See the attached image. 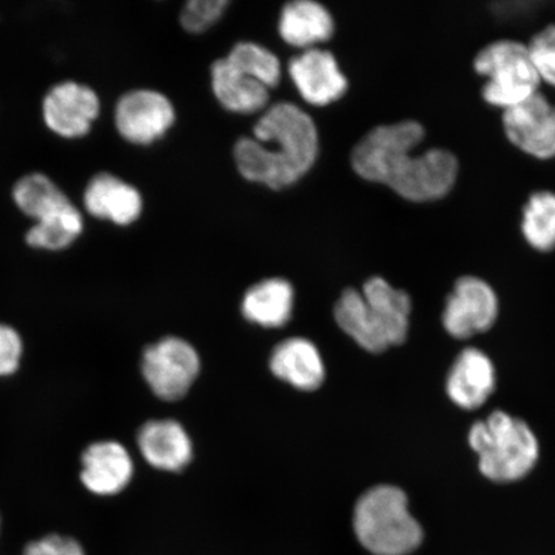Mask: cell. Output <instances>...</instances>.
I'll use <instances>...</instances> for the list:
<instances>
[{"mask_svg":"<svg viewBox=\"0 0 555 555\" xmlns=\"http://www.w3.org/2000/svg\"><path fill=\"white\" fill-rule=\"evenodd\" d=\"M425 135L418 121L380 125L353 147L352 168L367 182L390 186L411 203L447 197L456 183L460 163L453 152L443 149L415 156Z\"/></svg>","mask_w":555,"mask_h":555,"instance_id":"1","label":"cell"},{"mask_svg":"<svg viewBox=\"0 0 555 555\" xmlns=\"http://www.w3.org/2000/svg\"><path fill=\"white\" fill-rule=\"evenodd\" d=\"M318 152V130L311 117L294 103L280 102L260 117L254 138L240 139L234 157L243 178L278 191L302 178Z\"/></svg>","mask_w":555,"mask_h":555,"instance_id":"2","label":"cell"},{"mask_svg":"<svg viewBox=\"0 0 555 555\" xmlns=\"http://www.w3.org/2000/svg\"><path fill=\"white\" fill-rule=\"evenodd\" d=\"M411 297L374 276L362 293L344 291L335 308L336 322L353 341L371 352H382L405 341L411 317Z\"/></svg>","mask_w":555,"mask_h":555,"instance_id":"3","label":"cell"},{"mask_svg":"<svg viewBox=\"0 0 555 555\" xmlns=\"http://www.w3.org/2000/svg\"><path fill=\"white\" fill-rule=\"evenodd\" d=\"M353 531L367 552L406 555L420 547L423 530L408 511L405 492L380 485L360 496L353 511Z\"/></svg>","mask_w":555,"mask_h":555,"instance_id":"4","label":"cell"},{"mask_svg":"<svg viewBox=\"0 0 555 555\" xmlns=\"http://www.w3.org/2000/svg\"><path fill=\"white\" fill-rule=\"evenodd\" d=\"M469 443L482 475L496 482L519 480L539 457V442L527 423L501 411L472 426Z\"/></svg>","mask_w":555,"mask_h":555,"instance_id":"5","label":"cell"},{"mask_svg":"<svg viewBox=\"0 0 555 555\" xmlns=\"http://www.w3.org/2000/svg\"><path fill=\"white\" fill-rule=\"evenodd\" d=\"M474 67L488 78L482 99L490 106L509 109L539 92L540 79L529 48L517 40H498L477 53Z\"/></svg>","mask_w":555,"mask_h":555,"instance_id":"6","label":"cell"},{"mask_svg":"<svg viewBox=\"0 0 555 555\" xmlns=\"http://www.w3.org/2000/svg\"><path fill=\"white\" fill-rule=\"evenodd\" d=\"M198 372L197 352L182 338L159 339L143 352L142 374L158 399L177 401L184 398Z\"/></svg>","mask_w":555,"mask_h":555,"instance_id":"7","label":"cell"},{"mask_svg":"<svg viewBox=\"0 0 555 555\" xmlns=\"http://www.w3.org/2000/svg\"><path fill=\"white\" fill-rule=\"evenodd\" d=\"M498 311V297L490 284L481 278L462 276L448 297L443 327L455 338H469L489 331L496 321Z\"/></svg>","mask_w":555,"mask_h":555,"instance_id":"8","label":"cell"},{"mask_svg":"<svg viewBox=\"0 0 555 555\" xmlns=\"http://www.w3.org/2000/svg\"><path fill=\"white\" fill-rule=\"evenodd\" d=\"M503 128L508 141L526 155L551 159L555 157V106L537 92L505 109Z\"/></svg>","mask_w":555,"mask_h":555,"instance_id":"9","label":"cell"},{"mask_svg":"<svg viewBox=\"0 0 555 555\" xmlns=\"http://www.w3.org/2000/svg\"><path fill=\"white\" fill-rule=\"evenodd\" d=\"M116 127L127 141L150 144L169 130L176 113L165 95L154 90H134L117 103Z\"/></svg>","mask_w":555,"mask_h":555,"instance_id":"10","label":"cell"},{"mask_svg":"<svg viewBox=\"0 0 555 555\" xmlns=\"http://www.w3.org/2000/svg\"><path fill=\"white\" fill-rule=\"evenodd\" d=\"M133 476V460L119 441H96L82 451L80 480L94 495H119L128 488Z\"/></svg>","mask_w":555,"mask_h":555,"instance_id":"11","label":"cell"},{"mask_svg":"<svg viewBox=\"0 0 555 555\" xmlns=\"http://www.w3.org/2000/svg\"><path fill=\"white\" fill-rule=\"evenodd\" d=\"M44 120L54 133L65 138L86 135L100 114V100L92 89L67 81L46 96Z\"/></svg>","mask_w":555,"mask_h":555,"instance_id":"12","label":"cell"},{"mask_svg":"<svg viewBox=\"0 0 555 555\" xmlns=\"http://www.w3.org/2000/svg\"><path fill=\"white\" fill-rule=\"evenodd\" d=\"M289 75L302 99L314 106H327L346 93L347 80L328 51L310 48L289 62Z\"/></svg>","mask_w":555,"mask_h":555,"instance_id":"13","label":"cell"},{"mask_svg":"<svg viewBox=\"0 0 555 555\" xmlns=\"http://www.w3.org/2000/svg\"><path fill=\"white\" fill-rule=\"evenodd\" d=\"M137 443L145 462L159 470L177 472L192 460V441L177 421L144 423L138 431Z\"/></svg>","mask_w":555,"mask_h":555,"instance_id":"14","label":"cell"},{"mask_svg":"<svg viewBox=\"0 0 555 555\" xmlns=\"http://www.w3.org/2000/svg\"><path fill=\"white\" fill-rule=\"evenodd\" d=\"M494 388L495 367L488 356L474 347L464 350L448 376L447 391L451 401L472 411L483 405Z\"/></svg>","mask_w":555,"mask_h":555,"instance_id":"15","label":"cell"},{"mask_svg":"<svg viewBox=\"0 0 555 555\" xmlns=\"http://www.w3.org/2000/svg\"><path fill=\"white\" fill-rule=\"evenodd\" d=\"M270 370L278 378L302 391H314L324 380V364L314 344L307 338H288L278 345L270 358Z\"/></svg>","mask_w":555,"mask_h":555,"instance_id":"16","label":"cell"},{"mask_svg":"<svg viewBox=\"0 0 555 555\" xmlns=\"http://www.w3.org/2000/svg\"><path fill=\"white\" fill-rule=\"evenodd\" d=\"M85 203L89 214L108 219L119 225L133 223L142 212L141 194L111 173H99L86 191Z\"/></svg>","mask_w":555,"mask_h":555,"instance_id":"17","label":"cell"},{"mask_svg":"<svg viewBox=\"0 0 555 555\" xmlns=\"http://www.w3.org/2000/svg\"><path fill=\"white\" fill-rule=\"evenodd\" d=\"M212 89L223 106L237 114H255L267 106L269 88L227 59L214 62L211 67Z\"/></svg>","mask_w":555,"mask_h":555,"instance_id":"18","label":"cell"},{"mask_svg":"<svg viewBox=\"0 0 555 555\" xmlns=\"http://www.w3.org/2000/svg\"><path fill=\"white\" fill-rule=\"evenodd\" d=\"M294 308V288L286 280L273 278L249 288L242 312L249 322L266 328H280L289 321Z\"/></svg>","mask_w":555,"mask_h":555,"instance_id":"19","label":"cell"},{"mask_svg":"<svg viewBox=\"0 0 555 555\" xmlns=\"http://www.w3.org/2000/svg\"><path fill=\"white\" fill-rule=\"evenodd\" d=\"M335 25L327 9L312 0H296L284 7L280 33L286 43L309 48L332 37Z\"/></svg>","mask_w":555,"mask_h":555,"instance_id":"20","label":"cell"},{"mask_svg":"<svg viewBox=\"0 0 555 555\" xmlns=\"http://www.w3.org/2000/svg\"><path fill=\"white\" fill-rule=\"evenodd\" d=\"M13 198L21 211L38 221L74 206L66 194L43 173H31L20 180Z\"/></svg>","mask_w":555,"mask_h":555,"instance_id":"21","label":"cell"},{"mask_svg":"<svg viewBox=\"0 0 555 555\" xmlns=\"http://www.w3.org/2000/svg\"><path fill=\"white\" fill-rule=\"evenodd\" d=\"M527 243L537 251L555 249V193L540 191L531 194L524 207L520 224Z\"/></svg>","mask_w":555,"mask_h":555,"instance_id":"22","label":"cell"},{"mask_svg":"<svg viewBox=\"0 0 555 555\" xmlns=\"http://www.w3.org/2000/svg\"><path fill=\"white\" fill-rule=\"evenodd\" d=\"M81 232V215L72 206L53 217L38 221L27 233L26 241L33 247L59 251L72 245Z\"/></svg>","mask_w":555,"mask_h":555,"instance_id":"23","label":"cell"},{"mask_svg":"<svg viewBox=\"0 0 555 555\" xmlns=\"http://www.w3.org/2000/svg\"><path fill=\"white\" fill-rule=\"evenodd\" d=\"M227 61L253 75L269 89L280 85L281 62L267 48L255 43H238L229 53Z\"/></svg>","mask_w":555,"mask_h":555,"instance_id":"24","label":"cell"},{"mask_svg":"<svg viewBox=\"0 0 555 555\" xmlns=\"http://www.w3.org/2000/svg\"><path fill=\"white\" fill-rule=\"evenodd\" d=\"M527 48L540 81L555 88V25L539 31Z\"/></svg>","mask_w":555,"mask_h":555,"instance_id":"25","label":"cell"},{"mask_svg":"<svg viewBox=\"0 0 555 555\" xmlns=\"http://www.w3.org/2000/svg\"><path fill=\"white\" fill-rule=\"evenodd\" d=\"M228 2L225 0H191L180 16L186 31L204 33L223 15Z\"/></svg>","mask_w":555,"mask_h":555,"instance_id":"26","label":"cell"},{"mask_svg":"<svg viewBox=\"0 0 555 555\" xmlns=\"http://www.w3.org/2000/svg\"><path fill=\"white\" fill-rule=\"evenodd\" d=\"M23 555H88L85 546L73 537L61 533H48L43 538L30 541L24 547Z\"/></svg>","mask_w":555,"mask_h":555,"instance_id":"27","label":"cell"},{"mask_svg":"<svg viewBox=\"0 0 555 555\" xmlns=\"http://www.w3.org/2000/svg\"><path fill=\"white\" fill-rule=\"evenodd\" d=\"M24 356L20 333L9 324L0 323V378L16 373Z\"/></svg>","mask_w":555,"mask_h":555,"instance_id":"28","label":"cell"},{"mask_svg":"<svg viewBox=\"0 0 555 555\" xmlns=\"http://www.w3.org/2000/svg\"><path fill=\"white\" fill-rule=\"evenodd\" d=\"M0 530H2V519H0Z\"/></svg>","mask_w":555,"mask_h":555,"instance_id":"29","label":"cell"}]
</instances>
